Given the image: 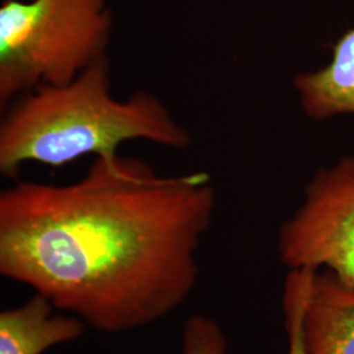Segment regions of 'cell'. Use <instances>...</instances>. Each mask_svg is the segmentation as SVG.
Wrapping results in <instances>:
<instances>
[{
	"mask_svg": "<svg viewBox=\"0 0 354 354\" xmlns=\"http://www.w3.org/2000/svg\"><path fill=\"white\" fill-rule=\"evenodd\" d=\"M304 354H354V286L315 273L304 314Z\"/></svg>",
	"mask_w": 354,
	"mask_h": 354,
	"instance_id": "cell-5",
	"label": "cell"
},
{
	"mask_svg": "<svg viewBox=\"0 0 354 354\" xmlns=\"http://www.w3.org/2000/svg\"><path fill=\"white\" fill-rule=\"evenodd\" d=\"M181 354H227V342L218 322L205 315H193L184 323Z\"/></svg>",
	"mask_w": 354,
	"mask_h": 354,
	"instance_id": "cell-9",
	"label": "cell"
},
{
	"mask_svg": "<svg viewBox=\"0 0 354 354\" xmlns=\"http://www.w3.org/2000/svg\"><path fill=\"white\" fill-rule=\"evenodd\" d=\"M112 30L108 0H3L1 109L39 86L67 84L108 57Z\"/></svg>",
	"mask_w": 354,
	"mask_h": 354,
	"instance_id": "cell-3",
	"label": "cell"
},
{
	"mask_svg": "<svg viewBox=\"0 0 354 354\" xmlns=\"http://www.w3.org/2000/svg\"><path fill=\"white\" fill-rule=\"evenodd\" d=\"M55 306L36 292L26 304L0 313V354H42L83 336L87 324L75 315H55Z\"/></svg>",
	"mask_w": 354,
	"mask_h": 354,
	"instance_id": "cell-6",
	"label": "cell"
},
{
	"mask_svg": "<svg viewBox=\"0 0 354 354\" xmlns=\"http://www.w3.org/2000/svg\"><path fill=\"white\" fill-rule=\"evenodd\" d=\"M134 140L176 150L192 143L156 95L140 89L117 99L104 57L73 82L39 86L12 102L0 124V174L17 178L26 163L62 167L87 155H113Z\"/></svg>",
	"mask_w": 354,
	"mask_h": 354,
	"instance_id": "cell-2",
	"label": "cell"
},
{
	"mask_svg": "<svg viewBox=\"0 0 354 354\" xmlns=\"http://www.w3.org/2000/svg\"><path fill=\"white\" fill-rule=\"evenodd\" d=\"M317 270L290 269L283 290V311L289 337L288 354H304V314Z\"/></svg>",
	"mask_w": 354,
	"mask_h": 354,
	"instance_id": "cell-8",
	"label": "cell"
},
{
	"mask_svg": "<svg viewBox=\"0 0 354 354\" xmlns=\"http://www.w3.org/2000/svg\"><path fill=\"white\" fill-rule=\"evenodd\" d=\"M294 86L304 112L314 120L354 114V28L336 42L327 67L297 76Z\"/></svg>",
	"mask_w": 354,
	"mask_h": 354,
	"instance_id": "cell-7",
	"label": "cell"
},
{
	"mask_svg": "<svg viewBox=\"0 0 354 354\" xmlns=\"http://www.w3.org/2000/svg\"><path fill=\"white\" fill-rule=\"evenodd\" d=\"M215 201L207 172L120 153L74 183L16 181L0 193V274L104 333L151 326L194 290Z\"/></svg>",
	"mask_w": 354,
	"mask_h": 354,
	"instance_id": "cell-1",
	"label": "cell"
},
{
	"mask_svg": "<svg viewBox=\"0 0 354 354\" xmlns=\"http://www.w3.org/2000/svg\"><path fill=\"white\" fill-rule=\"evenodd\" d=\"M279 252L289 269L324 268L354 286V158L317 174L279 230Z\"/></svg>",
	"mask_w": 354,
	"mask_h": 354,
	"instance_id": "cell-4",
	"label": "cell"
}]
</instances>
